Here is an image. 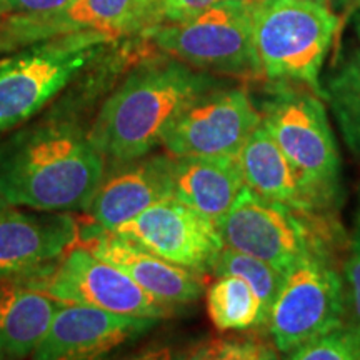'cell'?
I'll list each match as a JSON object with an SVG mask.
<instances>
[{
  "instance_id": "cell-1",
  "label": "cell",
  "mask_w": 360,
  "mask_h": 360,
  "mask_svg": "<svg viewBox=\"0 0 360 360\" xmlns=\"http://www.w3.org/2000/svg\"><path fill=\"white\" fill-rule=\"evenodd\" d=\"M90 122L56 102L0 139V199L51 212L87 210L105 170Z\"/></svg>"
},
{
  "instance_id": "cell-2",
  "label": "cell",
  "mask_w": 360,
  "mask_h": 360,
  "mask_svg": "<svg viewBox=\"0 0 360 360\" xmlns=\"http://www.w3.org/2000/svg\"><path fill=\"white\" fill-rule=\"evenodd\" d=\"M224 84L167 53L143 58L98 105L89 139L105 162L152 154L188 103Z\"/></svg>"
},
{
  "instance_id": "cell-3",
  "label": "cell",
  "mask_w": 360,
  "mask_h": 360,
  "mask_svg": "<svg viewBox=\"0 0 360 360\" xmlns=\"http://www.w3.org/2000/svg\"><path fill=\"white\" fill-rule=\"evenodd\" d=\"M254 45L260 74L270 82L305 85L326 98L321 72L339 29L323 0H254Z\"/></svg>"
},
{
  "instance_id": "cell-4",
  "label": "cell",
  "mask_w": 360,
  "mask_h": 360,
  "mask_svg": "<svg viewBox=\"0 0 360 360\" xmlns=\"http://www.w3.org/2000/svg\"><path fill=\"white\" fill-rule=\"evenodd\" d=\"M119 37L98 30L29 45L0 64V139L34 120Z\"/></svg>"
},
{
  "instance_id": "cell-5",
  "label": "cell",
  "mask_w": 360,
  "mask_h": 360,
  "mask_svg": "<svg viewBox=\"0 0 360 360\" xmlns=\"http://www.w3.org/2000/svg\"><path fill=\"white\" fill-rule=\"evenodd\" d=\"M252 7L254 0H222L191 19L148 29L141 39L193 69L259 77Z\"/></svg>"
},
{
  "instance_id": "cell-6",
  "label": "cell",
  "mask_w": 360,
  "mask_h": 360,
  "mask_svg": "<svg viewBox=\"0 0 360 360\" xmlns=\"http://www.w3.org/2000/svg\"><path fill=\"white\" fill-rule=\"evenodd\" d=\"M272 84L259 105L262 125L310 186L334 204L340 188V154L322 97L305 85Z\"/></svg>"
},
{
  "instance_id": "cell-7",
  "label": "cell",
  "mask_w": 360,
  "mask_h": 360,
  "mask_svg": "<svg viewBox=\"0 0 360 360\" xmlns=\"http://www.w3.org/2000/svg\"><path fill=\"white\" fill-rule=\"evenodd\" d=\"M344 321V277L326 247L304 255L283 274L265 323L277 352L289 355Z\"/></svg>"
},
{
  "instance_id": "cell-8",
  "label": "cell",
  "mask_w": 360,
  "mask_h": 360,
  "mask_svg": "<svg viewBox=\"0 0 360 360\" xmlns=\"http://www.w3.org/2000/svg\"><path fill=\"white\" fill-rule=\"evenodd\" d=\"M321 215L269 200L244 186L217 229L227 249L257 257L285 274L310 252L328 247Z\"/></svg>"
},
{
  "instance_id": "cell-9",
  "label": "cell",
  "mask_w": 360,
  "mask_h": 360,
  "mask_svg": "<svg viewBox=\"0 0 360 360\" xmlns=\"http://www.w3.org/2000/svg\"><path fill=\"white\" fill-rule=\"evenodd\" d=\"M17 278L65 304L155 321L175 312L143 290L124 270L98 259L85 247L67 250L60 260Z\"/></svg>"
},
{
  "instance_id": "cell-10",
  "label": "cell",
  "mask_w": 360,
  "mask_h": 360,
  "mask_svg": "<svg viewBox=\"0 0 360 360\" xmlns=\"http://www.w3.org/2000/svg\"><path fill=\"white\" fill-rule=\"evenodd\" d=\"M260 124L262 115L247 90L227 82L188 103L170 125L162 147L174 157L238 155Z\"/></svg>"
},
{
  "instance_id": "cell-11",
  "label": "cell",
  "mask_w": 360,
  "mask_h": 360,
  "mask_svg": "<svg viewBox=\"0 0 360 360\" xmlns=\"http://www.w3.org/2000/svg\"><path fill=\"white\" fill-rule=\"evenodd\" d=\"M110 231L169 262L199 274L212 272L225 247L217 225L175 199L157 202Z\"/></svg>"
},
{
  "instance_id": "cell-12",
  "label": "cell",
  "mask_w": 360,
  "mask_h": 360,
  "mask_svg": "<svg viewBox=\"0 0 360 360\" xmlns=\"http://www.w3.org/2000/svg\"><path fill=\"white\" fill-rule=\"evenodd\" d=\"M79 238L82 247L124 270L143 290L170 309L191 305L204 292L202 274L169 262L137 242L96 222L79 227Z\"/></svg>"
},
{
  "instance_id": "cell-13",
  "label": "cell",
  "mask_w": 360,
  "mask_h": 360,
  "mask_svg": "<svg viewBox=\"0 0 360 360\" xmlns=\"http://www.w3.org/2000/svg\"><path fill=\"white\" fill-rule=\"evenodd\" d=\"M155 319L130 317L79 304H64L35 347L39 360L97 359L157 326Z\"/></svg>"
},
{
  "instance_id": "cell-14",
  "label": "cell",
  "mask_w": 360,
  "mask_h": 360,
  "mask_svg": "<svg viewBox=\"0 0 360 360\" xmlns=\"http://www.w3.org/2000/svg\"><path fill=\"white\" fill-rule=\"evenodd\" d=\"M79 238V224L69 212L20 210L0 212V278L29 276L56 262Z\"/></svg>"
},
{
  "instance_id": "cell-15",
  "label": "cell",
  "mask_w": 360,
  "mask_h": 360,
  "mask_svg": "<svg viewBox=\"0 0 360 360\" xmlns=\"http://www.w3.org/2000/svg\"><path fill=\"white\" fill-rule=\"evenodd\" d=\"M170 169V154L105 162L101 184L87 207L90 219L105 229H115L157 202L172 199Z\"/></svg>"
},
{
  "instance_id": "cell-16",
  "label": "cell",
  "mask_w": 360,
  "mask_h": 360,
  "mask_svg": "<svg viewBox=\"0 0 360 360\" xmlns=\"http://www.w3.org/2000/svg\"><path fill=\"white\" fill-rule=\"evenodd\" d=\"M135 0H74L57 11L7 13L0 24V56L60 35L98 30L130 37Z\"/></svg>"
},
{
  "instance_id": "cell-17",
  "label": "cell",
  "mask_w": 360,
  "mask_h": 360,
  "mask_svg": "<svg viewBox=\"0 0 360 360\" xmlns=\"http://www.w3.org/2000/svg\"><path fill=\"white\" fill-rule=\"evenodd\" d=\"M238 160L245 186L265 199L312 215H321L334 205L310 186L262 124L247 139L238 152Z\"/></svg>"
},
{
  "instance_id": "cell-18",
  "label": "cell",
  "mask_w": 360,
  "mask_h": 360,
  "mask_svg": "<svg viewBox=\"0 0 360 360\" xmlns=\"http://www.w3.org/2000/svg\"><path fill=\"white\" fill-rule=\"evenodd\" d=\"M172 199L219 225L245 186L238 155H172Z\"/></svg>"
},
{
  "instance_id": "cell-19",
  "label": "cell",
  "mask_w": 360,
  "mask_h": 360,
  "mask_svg": "<svg viewBox=\"0 0 360 360\" xmlns=\"http://www.w3.org/2000/svg\"><path fill=\"white\" fill-rule=\"evenodd\" d=\"M64 304L17 277L0 278V359L32 355Z\"/></svg>"
},
{
  "instance_id": "cell-20",
  "label": "cell",
  "mask_w": 360,
  "mask_h": 360,
  "mask_svg": "<svg viewBox=\"0 0 360 360\" xmlns=\"http://www.w3.org/2000/svg\"><path fill=\"white\" fill-rule=\"evenodd\" d=\"M205 302L210 322L219 332L249 330L267 321L257 294L237 276H217L207 290Z\"/></svg>"
},
{
  "instance_id": "cell-21",
  "label": "cell",
  "mask_w": 360,
  "mask_h": 360,
  "mask_svg": "<svg viewBox=\"0 0 360 360\" xmlns=\"http://www.w3.org/2000/svg\"><path fill=\"white\" fill-rule=\"evenodd\" d=\"M323 90L342 137L350 152L360 157V49L340 62Z\"/></svg>"
},
{
  "instance_id": "cell-22",
  "label": "cell",
  "mask_w": 360,
  "mask_h": 360,
  "mask_svg": "<svg viewBox=\"0 0 360 360\" xmlns=\"http://www.w3.org/2000/svg\"><path fill=\"white\" fill-rule=\"evenodd\" d=\"M212 272L215 276H237L244 278L252 287V290L257 294L265 319L269 317L270 307H272L283 281V274L281 270L257 257L224 247V250L215 260Z\"/></svg>"
},
{
  "instance_id": "cell-23",
  "label": "cell",
  "mask_w": 360,
  "mask_h": 360,
  "mask_svg": "<svg viewBox=\"0 0 360 360\" xmlns=\"http://www.w3.org/2000/svg\"><path fill=\"white\" fill-rule=\"evenodd\" d=\"M219 2L222 0H135L130 37L141 39L148 29L191 19Z\"/></svg>"
},
{
  "instance_id": "cell-24",
  "label": "cell",
  "mask_w": 360,
  "mask_h": 360,
  "mask_svg": "<svg viewBox=\"0 0 360 360\" xmlns=\"http://www.w3.org/2000/svg\"><path fill=\"white\" fill-rule=\"evenodd\" d=\"M294 360H360V328L342 323L287 355Z\"/></svg>"
},
{
  "instance_id": "cell-25",
  "label": "cell",
  "mask_w": 360,
  "mask_h": 360,
  "mask_svg": "<svg viewBox=\"0 0 360 360\" xmlns=\"http://www.w3.org/2000/svg\"><path fill=\"white\" fill-rule=\"evenodd\" d=\"M192 359H225V360H272L277 359V349L274 344L262 342L255 337H232L207 342L192 354Z\"/></svg>"
},
{
  "instance_id": "cell-26",
  "label": "cell",
  "mask_w": 360,
  "mask_h": 360,
  "mask_svg": "<svg viewBox=\"0 0 360 360\" xmlns=\"http://www.w3.org/2000/svg\"><path fill=\"white\" fill-rule=\"evenodd\" d=\"M344 292H345V323L360 328V187L355 205L352 232L349 238V252L345 257L344 269Z\"/></svg>"
},
{
  "instance_id": "cell-27",
  "label": "cell",
  "mask_w": 360,
  "mask_h": 360,
  "mask_svg": "<svg viewBox=\"0 0 360 360\" xmlns=\"http://www.w3.org/2000/svg\"><path fill=\"white\" fill-rule=\"evenodd\" d=\"M74 0H4L8 13H39L57 11Z\"/></svg>"
},
{
  "instance_id": "cell-28",
  "label": "cell",
  "mask_w": 360,
  "mask_h": 360,
  "mask_svg": "<svg viewBox=\"0 0 360 360\" xmlns=\"http://www.w3.org/2000/svg\"><path fill=\"white\" fill-rule=\"evenodd\" d=\"M352 25H354L355 34H357V35H359V39H360V2L357 4V7H355V11H354V15H352Z\"/></svg>"
},
{
  "instance_id": "cell-29",
  "label": "cell",
  "mask_w": 360,
  "mask_h": 360,
  "mask_svg": "<svg viewBox=\"0 0 360 360\" xmlns=\"http://www.w3.org/2000/svg\"><path fill=\"white\" fill-rule=\"evenodd\" d=\"M8 13V11H7V7H6V4H4V0H0V24H2V20H4V17H6Z\"/></svg>"
},
{
  "instance_id": "cell-30",
  "label": "cell",
  "mask_w": 360,
  "mask_h": 360,
  "mask_svg": "<svg viewBox=\"0 0 360 360\" xmlns=\"http://www.w3.org/2000/svg\"><path fill=\"white\" fill-rule=\"evenodd\" d=\"M6 207H7V204H6V202H4L2 199H0V212H2V210H4V209H6Z\"/></svg>"
},
{
  "instance_id": "cell-31",
  "label": "cell",
  "mask_w": 360,
  "mask_h": 360,
  "mask_svg": "<svg viewBox=\"0 0 360 360\" xmlns=\"http://www.w3.org/2000/svg\"><path fill=\"white\" fill-rule=\"evenodd\" d=\"M323 2H328V4H330V2H332V0H323ZM330 6H332V4H330Z\"/></svg>"
}]
</instances>
